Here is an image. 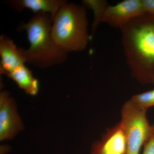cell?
<instances>
[{
    "label": "cell",
    "instance_id": "13",
    "mask_svg": "<svg viewBox=\"0 0 154 154\" xmlns=\"http://www.w3.org/2000/svg\"><path fill=\"white\" fill-rule=\"evenodd\" d=\"M143 154H154V137L151 136L144 145Z\"/></svg>",
    "mask_w": 154,
    "mask_h": 154
},
{
    "label": "cell",
    "instance_id": "3",
    "mask_svg": "<svg viewBox=\"0 0 154 154\" xmlns=\"http://www.w3.org/2000/svg\"><path fill=\"white\" fill-rule=\"evenodd\" d=\"M88 27L85 7L68 2L61 8L54 19L51 36L57 46L67 53L82 51L91 39Z\"/></svg>",
    "mask_w": 154,
    "mask_h": 154
},
{
    "label": "cell",
    "instance_id": "2",
    "mask_svg": "<svg viewBox=\"0 0 154 154\" xmlns=\"http://www.w3.org/2000/svg\"><path fill=\"white\" fill-rule=\"evenodd\" d=\"M53 20L48 13L35 14L27 23L18 26L19 31H26L30 46L19 48L25 62L36 67L47 68L65 62L68 53L57 46L51 36Z\"/></svg>",
    "mask_w": 154,
    "mask_h": 154
},
{
    "label": "cell",
    "instance_id": "11",
    "mask_svg": "<svg viewBox=\"0 0 154 154\" xmlns=\"http://www.w3.org/2000/svg\"><path fill=\"white\" fill-rule=\"evenodd\" d=\"M82 3L84 7L92 9L94 11V18L91 36L92 38L98 25L101 22L102 16L108 6V3L104 0H84Z\"/></svg>",
    "mask_w": 154,
    "mask_h": 154
},
{
    "label": "cell",
    "instance_id": "6",
    "mask_svg": "<svg viewBox=\"0 0 154 154\" xmlns=\"http://www.w3.org/2000/svg\"><path fill=\"white\" fill-rule=\"evenodd\" d=\"M23 129L15 102L8 92L0 94V140L11 139Z\"/></svg>",
    "mask_w": 154,
    "mask_h": 154
},
{
    "label": "cell",
    "instance_id": "5",
    "mask_svg": "<svg viewBox=\"0 0 154 154\" xmlns=\"http://www.w3.org/2000/svg\"><path fill=\"white\" fill-rule=\"evenodd\" d=\"M144 14L142 0H124L115 5H108L101 22L120 29L132 19Z\"/></svg>",
    "mask_w": 154,
    "mask_h": 154
},
{
    "label": "cell",
    "instance_id": "8",
    "mask_svg": "<svg viewBox=\"0 0 154 154\" xmlns=\"http://www.w3.org/2000/svg\"><path fill=\"white\" fill-rule=\"evenodd\" d=\"M66 0H9L5 3L19 13L25 9L33 11L34 14L48 13L53 21L61 8L68 3Z\"/></svg>",
    "mask_w": 154,
    "mask_h": 154
},
{
    "label": "cell",
    "instance_id": "14",
    "mask_svg": "<svg viewBox=\"0 0 154 154\" xmlns=\"http://www.w3.org/2000/svg\"><path fill=\"white\" fill-rule=\"evenodd\" d=\"M144 14L154 15V0H142Z\"/></svg>",
    "mask_w": 154,
    "mask_h": 154
},
{
    "label": "cell",
    "instance_id": "10",
    "mask_svg": "<svg viewBox=\"0 0 154 154\" xmlns=\"http://www.w3.org/2000/svg\"><path fill=\"white\" fill-rule=\"evenodd\" d=\"M6 75L15 81L19 88L24 90L26 94L34 96L38 93V80L33 77L32 71L25 64L17 67Z\"/></svg>",
    "mask_w": 154,
    "mask_h": 154
},
{
    "label": "cell",
    "instance_id": "12",
    "mask_svg": "<svg viewBox=\"0 0 154 154\" xmlns=\"http://www.w3.org/2000/svg\"><path fill=\"white\" fill-rule=\"evenodd\" d=\"M131 100L138 106L147 110L154 106V90L135 95Z\"/></svg>",
    "mask_w": 154,
    "mask_h": 154
},
{
    "label": "cell",
    "instance_id": "1",
    "mask_svg": "<svg viewBox=\"0 0 154 154\" xmlns=\"http://www.w3.org/2000/svg\"><path fill=\"white\" fill-rule=\"evenodd\" d=\"M119 29L132 77L142 85H154V15L142 14Z\"/></svg>",
    "mask_w": 154,
    "mask_h": 154
},
{
    "label": "cell",
    "instance_id": "7",
    "mask_svg": "<svg viewBox=\"0 0 154 154\" xmlns=\"http://www.w3.org/2000/svg\"><path fill=\"white\" fill-rule=\"evenodd\" d=\"M126 140L124 126L121 121L107 130L102 140L95 143L91 154H126Z\"/></svg>",
    "mask_w": 154,
    "mask_h": 154
},
{
    "label": "cell",
    "instance_id": "9",
    "mask_svg": "<svg viewBox=\"0 0 154 154\" xmlns=\"http://www.w3.org/2000/svg\"><path fill=\"white\" fill-rule=\"evenodd\" d=\"M0 55L2 74L6 75L26 63L13 39L3 34L0 36Z\"/></svg>",
    "mask_w": 154,
    "mask_h": 154
},
{
    "label": "cell",
    "instance_id": "4",
    "mask_svg": "<svg viewBox=\"0 0 154 154\" xmlns=\"http://www.w3.org/2000/svg\"><path fill=\"white\" fill-rule=\"evenodd\" d=\"M146 111L131 99L122 107L121 122L126 137V154H139L142 146L152 135L151 125L147 118Z\"/></svg>",
    "mask_w": 154,
    "mask_h": 154
},
{
    "label": "cell",
    "instance_id": "15",
    "mask_svg": "<svg viewBox=\"0 0 154 154\" xmlns=\"http://www.w3.org/2000/svg\"><path fill=\"white\" fill-rule=\"evenodd\" d=\"M151 128L152 136L154 137V122L153 124L151 125Z\"/></svg>",
    "mask_w": 154,
    "mask_h": 154
}]
</instances>
